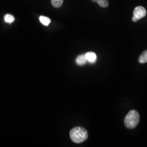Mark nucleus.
Returning <instances> with one entry per match:
<instances>
[{
  "label": "nucleus",
  "mask_w": 147,
  "mask_h": 147,
  "mask_svg": "<svg viewBox=\"0 0 147 147\" xmlns=\"http://www.w3.org/2000/svg\"><path fill=\"white\" fill-rule=\"evenodd\" d=\"M70 137L73 142L81 143L87 140L88 135L87 130L82 127H75L70 131Z\"/></svg>",
  "instance_id": "nucleus-1"
},
{
  "label": "nucleus",
  "mask_w": 147,
  "mask_h": 147,
  "mask_svg": "<svg viewBox=\"0 0 147 147\" xmlns=\"http://www.w3.org/2000/svg\"><path fill=\"white\" fill-rule=\"evenodd\" d=\"M140 121V115L138 112L131 110L126 115L124 118V124L127 128L133 129L135 128Z\"/></svg>",
  "instance_id": "nucleus-2"
},
{
  "label": "nucleus",
  "mask_w": 147,
  "mask_h": 147,
  "mask_svg": "<svg viewBox=\"0 0 147 147\" xmlns=\"http://www.w3.org/2000/svg\"><path fill=\"white\" fill-rule=\"evenodd\" d=\"M146 10L143 7L138 6L134 9V16H135L137 20H139L146 16Z\"/></svg>",
  "instance_id": "nucleus-3"
},
{
  "label": "nucleus",
  "mask_w": 147,
  "mask_h": 147,
  "mask_svg": "<svg viewBox=\"0 0 147 147\" xmlns=\"http://www.w3.org/2000/svg\"><path fill=\"white\" fill-rule=\"evenodd\" d=\"M85 56L87 58V61H88L90 63H94L96 61V55L93 52H89L86 53L85 54Z\"/></svg>",
  "instance_id": "nucleus-4"
},
{
  "label": "nucleus",
  "mask_w": 147,
  "mask_h": 147,
  "mask_svg": "<svg viewBox=\"0 0 147 147\" xmlns=\"http://www.w3.org/2000/svg\"><path fill=\"white\" fill-rule=\"evenodd\" d=\"M76 63L79 65H84L87 62V58L85 56V55H80V56H78L76 59Z\"/></svg>",
  "instance_id": "nucleus-5"
},
{
  "label": "nucleus",
  "mask_w": 147,
  "mask_h": 147,
  "mask_svg": "<svg viewBox=\"0 0 147 147\" xmlns=\"http://www.w3.org/2000/svg\"><path fill=\"white\" fill-rule=\"evenodd\" d=\"M138 62L141 64L147 63V50L144 51L141 55H140L138 58Z\"/></svg>",
  "instance_id": "nucleus-6"
},
{
  "label": "nucleus",
  "mask_w": 147,
  "mask_h": 147,
  "mask_svg": "<svg viewBox=\"0 0 147 147\" xmlns=\"http://www.w3.org/2000/svg\"><path fill=\"white\" fill-rule=\"evenodd\" d=\"M39 20L42 25H44L46 26H49L51 22V20L49 18H47V16H40L39 17Z\"/></svg>",
  "instance_id": "nucleus-7"
},
{
  "label": "nucleus",
  "mask_w": 147,
  "mask_h": 147,
  "mask_svg": "<svg viewBox=\"0 0 147 147\" xmlns=\"http://www.w3.org/2000/svg\"><path fill=\"white\" fill-rule=\"evenodd\" d=\"M94 2L97 3L100 7L106 8L109 5V1L108 0H92Z\"/></svg>",
  "instance_id": "nucleus-8"
},
{
  "label": "nucleus",
  "mask_w": 147,
  "mask_h": 147,
  "mask_svg": "<svg viewBox=\"0 0 147 147\" xmlns=\"http://www.w3.org/2000/svg\"><path fill=\"white\" fill-rule=\"evenodd\" d=\"M63 0H51L52 5L55 8H59L63 5Z\"/></svg>",
  "instance_id": "nucleus-9"
},
{
  "label": "nucleus",
  "mask_w": 147,
  "mask_h": 147,
  "mask_svg": "<svg viewBox=\"0 0 147 147\" xmlns=\"http://www.w3.org/2000/svg\"><path fill=\"white\" fill-rule=\"evenodd\" d=\"M4 19H5V22L9 23V24H11V23L13 22L15 20L14 17L11 14H6L4 17Z\"/></svg>",
  "instance_id": "nucleus-10"
}]
</instances>
